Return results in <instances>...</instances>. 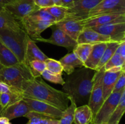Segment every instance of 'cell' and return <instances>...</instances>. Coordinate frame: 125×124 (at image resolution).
Wrapping results in <instances>:
<instances>
[{
	"mask_svg": "<svg viewBox=\"0 0 125 124\" xmlns=\"http://www.w3.org/2000/svg\"><path fill=\"white\" fill-rule=\"evenodd\" d=\"M125 90V89H124ZM123 90V91H124ZM123 91L112 92L104 101L94 118L92 124L107 122L120 100Z\"/></svg>",
	"mask_w": 125,
	"mask_h": 124,
	"instance_id": "obj_7",
	"label": "cell"
},
{
	"mask_svg": "<svg viewBox=\"0 0 125 124\" xmlns=\"http://www.w3.org/2000/svg\"><path fill=\"white\" fill-rule=\"evenodd\" d=\"M8 124H10V122H9Z\"/></svg>",
	"mask_w": 125,
	"mask_h": 124,
	"instance_id": "obj_50",
	"label": "cell"
},
{
	"mask_svg": "<svg viewBox=\"0 0 125 124\" xmlns=\"http://www.w3.org/2000/svg\"><path fill=\"white\" fill-rule=\"evenodd\" d=\"M94 120V114L87 104L77 106L74 111V124H90Z\"/></svg>",
	"mask_w": 125,
	"mask_h": 124,
	"instance_id": "obj_21",
	"label": "cell"
},
{
	"mask_svg": "<svg viewBox=\"0 0 125 124\" xmlns=\"http://www.w3.org/2000/svg\"><path fill=\"white\" fill-rule=\"evenodd\" d=\"M85 28H93L110 23H125V15H102L82 20Z\"/></svg>",
	"mask_w": 125,
	"mask_h": 124,
	"instance_id": "obj_14",
	"label": "cell"
},
{
	"mask_svg": "<svg viewBox=\"0 0 125 124\" xmlns=\"http://www.w3.org/2000/svg\"><path fill=\"white\" fill-rule=\"evenodd\" d=\"M74 5V0H62L61 1V6H62L65 8L69 9L72 8Z\"/></svg>",
	"mask_w": 125,
	"mask_h": 124,
	"instance_id": "obj_42",
	"label": "cell"
},
{
	"mask_svg": "<svg viewBox=\"0 0 125 124\" xmlns=\"http://www.w3.org/2000/svg\"></svg>",
	"mask_w": 125,
	"mask_h": 124,
	"instance_id": "obj_51",
	"label": "cell"
},
{
	"mask_svg": "<svg viewBox=\"0 0 125 124\" xmlns=\"http://www.w3.org/2000/svg\"><path fill=\"white\" fill-rule=\"evenodd\" d=\"M111 14L125 15V0H102L90 10L88 18Z\"/></svg>",
	"mask_w": 125,
	"mask_h": 124,
	"instance_id": "obj_6",
	"label": "cell"
},
{
	"mask_svg": "<svg viewBox=\"0 0 125 124\" xmlns=\"http://www.w3.org/2000/svg\"><path fill=\"white\" fill-rule=\"evenodd\" d=\"M96 71L83 66L68 75L62 86V91L67 94L76 106L87 104L91 93L93 80Z\"/></svg>",
	"mask_w": 125,
	"mask_h": 124,
	"instance_id": "obj_2",
	"label": "cell"
},
{
	"mask_svg": "<svg viewBox=\"0 0 125 124\" xmlns=\"http://www.w3.org/2000/svg\"><path fill=\"white\" fill-rule=\"evenodd\" d=\"M0 94H1V93H0Z\"/></svg>",
	"mask_w": 125,
	"mask_h": 124,
	"instance_id": "obj_52",
	"label": "cell"
},
{
	"mask_svg": "<svg viewBox=\"0 0 125 124\" xmlns=\"http://www.w3.org/2000/svg\"><path fill=\"white\" fill-rule=\"evenodd\" d=\"M5 9L19 21L40 9L32 0H16L6 6Z\"/></svg>",
	"mask_w": 125,
	"mask_h": 124,
	"instance_id": "obj_9",
	"label": "cell"
},
{
	"mask_svg": "<svg viewBox=\"0 0 125 124\" xmlns=\"http://www.w3.org/2000/svg\"><path fill=\"white\" fill-rule=\"evenodd\" d=\"M10 122L8 119L4 117H0V124H8Z\"/></svg>",
	"mask_w": 125,
	"mask_h": 124,
	"instance_id": "obj_44",
	"label": "cell"
},
{
	"mask_svg": "<svg viewBox=\"0 0 125 124\" xmlns=\"http://www.w3.org/2000/svg\"><path fill=\"white\" fill-rule=\"evenodd\" d=\"M122 71L116 72L105 71L103 80V94L104 101L112 93L116 81L122 73Z\"/></svg>",
	"mask_w": 125,
	"mask_h": 124,
	"instance_id": "obj_22",
	"label": "cell"
},
{
	"mask_svg": "<svg viewBox=\"0 0 125 124\" xmlns=\"http://www.w3.org/2000/svg\"><path fill=\"white\" fill-rule=\"evenodd\" d=\"M105 71L102 68L96 71L93 80V85L89 97L88 106L90 107L94 114V118L104 102L103 94V80Z\"/></svg>",
	"mask_w": 125,
	"mask_h": 124,
	"instance_id": "obj_5",
	"label": "cell"
},
{
	"mask_svg": "<svg viewBox=\"0 0 125 124\" xmlns=\"http://www.w3.org/2000/svg\"><path fill=\"white\" fill-rule=\"evenodd\" d=\"M48 58V57H47L37 46L35 41L29 38L26 51V64L28 66L29 62L34 60H39L45 62Z\"/></svg>",
	"mask_w": 125,
	"mask_h": 124,
	"instance_id": "obj_20",
	"label": "cell"
},
{
	"mask_svg": "<svg viewBox=\"0 0 125 124\" xmlns=\"http://www.w3.org/2000/svg\"><path fill=\"white\" fill-rule=\"evenodd\" d=\"M22 92H11V93H1L0 94V105L3 108L13 104L23 99Z\"/></svg>",
	"mask_w": 125,
	"mask_h": 124,
	"instance_id": "obj_28",
	"label": "cell"
},
{
	"mask_svg": "<svg viewBox=\"0 0 125 124\" xmlns=\"http://www.w3.org/2000/svg\"><path fill=\"white\" fill-rule=\"evenodd\" d=\"M24 117L29 119L28 122L26 124H38L40 119L47 116H45V115L35 113V112L30 111L28 114H26Z\"/></svg>",
	"mask_w": 125,
	"mask_h": 124,
	"instance_id": "obj_37",
	"label": "cell"
},
{
	"mask_svg": "<svg viewBox=\"0 0 125 124\" xmlns=\"http://www.w3.org/2000/svg\"><path fill=\"white\" fill-rule=\"evenodd\" d=\"M22 27L28 36L35 41L41 38V34L47 28L54 25L51 23L33 19L26 17L20 21Z\"/></svg>",
	"mask_w": 125,
	"mask_h": 124,
	"instance_id": "obj_10",
	"label": "cell"
},
{
	"mask_svg": "<svg viewBox=\"0 0 125 124\" xmlns=\"http://www.w3.org/2000/svg\"><path fill=\"white\" fill-rule=\"evenodd\" d=\"M51 1H52L54 5H56V6H61V1L62 0H51Z\"/></svg>",
	"mask_w": 125,
	"mask_h": 124,
	"instance_id": "obj_45",
	"label": "cell"
},
{
	"mask_svg": "<svg viewBox=\"0 0 125 124\" xmlns=\"http://www.w3.org/2000/svg\"><path fill=\"white\" fill-rule=\"evenodd\" d=\"M107 43H100L93 45L89 57L84 63V66L96 71V67L107 47Z\"/></svg>",
	"mask_w": 125,
	"mask_h": 124,
	"instance_id": "obj_18",
	"label": "cell"
},
{
	"mask_svg": "<svg viewBox=\"0 0 125 124\" xmlns=\"http://www.w3.org/2000/svg\"><path fill=\"white\" fill-rule=\"evenodd\" d=\"M30 108L31 111L39 113L53 119H59L63 111L47 103L30 98H23Z\"/></svg>",
	"mask_w": 125,
	"mask_h": 124,
	"instance_id": "obj_11",
	"label": "cell"
},
{
	"mask_svg": "<svg viewBox=\"0 0 125 124\" xmlns=\"http://www.w3.org/2000/svg\"><path fill=\"white\" fill-rule=\"evenodd\" d=\"M55 25L76 41H77L79 36L84 29L82 20L65 19L56 23Z\"/></svg>",
	"mask_w": 125,
	"mask_h": 124,
	"instance_id": "obj_17",
	"label": "cell"
},
{
	"mask_svg": "<svg viewBox=\"0 0 125 124\" xmlns=\"http://www.w3.org/2000/svg\"><path fill=\"white\" fill-rule=\"evenodd\" d=\"M71 102L70 105L67 107V109L63 111L61 117L59 119L58 124H73L74 120V111L77 107L74 101L69 97Z\"/></svg>",
	"mask_w": 125,
	"mask_h": 124,
	"instance_id": "obj_29",
	"label": "cell"
},
{
	"mask_svg": "<svg viewBox=\"0 0 125 124\" xmlns=\"http://www.w3.org/2000/svg\"><path fill=\"white\" fill-rule=\"evenodd\" d=\"M28 66L34 78L41 77V74L46 69L45 62L39 60L31 61L28 64Z\"/></svg>",
	"mask_w": 125,
	"mask_h": 124,
	"instance_id": "obj_32",
	"label": "cell"
},
{
	"mask_svg": "<svg viewBox=\"0 0 125 124\" xmlns=\"http://www.w3.org/2000/svg\"><path fill=\"white\" fill-rule=\"evenodd\" d=\"M93 45L88 43H77L73 49V52L82 62L84 63L91 52Z\"/></svg>",
	"mask_w": 125,
	"mask_h": 124,
	"instance_id": "obj_26",
	"label": "cell"
},
{
	"mask_svg": "<svg viewBox=\"0 0 125 124\" xmlns=\"http://www.w3.org/2000/svg\"><path fill=\"white\" fill-rule=\"evenodd\" d=\"M3 109H4V108H2V107L1 106V105H0V117L1 116V113H2V110H3Z\"/></svg>",
	"mask_w": 125,
	"mask_h": 124,
	"instance_id": "obj_46",
	"label": "cell"
},
{
	"mask_svg": "<svg viewBox=\"0 0 125 124\" xmlns=\"http://www.w3.org/2000/svg\"><path fill=\"white\" fill-rule=\"evenodd\" d=\"M125 59L122 58L120 55L115 53L112 57L107 61L103 68L105 71H107L109 69L115 67H125Z\"/></svg>",
	"mask_w": 125,
	"mask_h": 124,
	"instance_id": "obj_33",
	"label": "cell"
},
{
	"mask_svg": "<svg viewBox=\"0 0 125 124\" xmlns=\"http://www.w3.org/2000/svg\"><path fill=\"white\" fill-rule=\"evenodd\" d=\"M21 26L20 21L16 19L5 8L0 9V29H13Z\"/></svg>",
	"mask_w": 125,
	"mask_h": 124,
	"instance_id": "obj_24",
	"label": "cell"
},
{
	"mask_svg": "<svg viewBox=\"0 0 125 124\" xmlns=\"http://www.w3.org/2000/svg\"><path fill=\"white\" fill-rule=\"evenodd\" d=\"M42 77L45 80L55 84L63 85L65 83V80L62 77V74H54L45 69L41 74Z\"/></svg>",
	"mask_w": 125,
	"mask_h": 124,
	"instance_id": "obj_34",
	"label": "cell"
},
{
	"mask_svg": "<svg viewBox=\"0 0 125 124\" xmlns=\"http://www.w3.org/2000/svg\"><path fill=\"white\" fill-rule=\"evenodd\" d=\"M63 67V71L67 75L71 74L76 68L84 66V63L82 62L73 52L63 56L59 60Z\"/></svg>",
	"mask_w": 125,
	"mask_h": 124,
	"instance_id": "obj_19",
	"label": "cell"
},
{
	"mask_svg": "<svg viewBox=\"0 0 125 124\" xmlns=\"http://www.w3.org/2000/svg\"><path fill=\"white\" fill-rule=\"evenodd\" d=\"M102 0H79L74 2L72 8L67 10L65 19L83 20L88 18L89 12Z\"/></svg>",
	"mask_w": 125,
	"mask_h": 124,
	"instance_id": "obj_8",
	"label": "cell"
},
{
	"mask_svg": "<svg viewBox=\"0 0 125 124\" xmlns=\"http://www.w3.org/2000/svg\"><path fill=\"white\" fill-rule=\"evenodd\" d=\"M34 4L40 9H45L46 7L54 6L51 0H32Z\"/></svg>",
	"mask_w": 125,
	"mask_h": 124,
	"instance_id": "obj_39",
	"label": "cell"
},
{
	"mask_svg": "<svg viewBox=\"0 0 125 124\" xmlns=\"http://www.w3.org/2000/svg\"><path fill=\"white\" fill-rule=\"evenodd\" d=\"M43 9L48 11L56 19L57 23L62 21L65 18L66 16H67L68 9L61 6L54 5V6L46 7V8Z\"/></svg>",
	"mask_w": 125,
	"mask_h": 124,
	"instance_id": "obj_30",
	"label": "cell"
},
{
	"mask_svg": "<svg viewBox=\"0 0 125 124\" xmlns=\"http://www.w3.org/2000/svg\"><path fill=\"white\" fill-rule=\"evenodd\" d=\"M115 53L120 55L122 58L125 59V41H123L118 45Z\"/></svg>",
	"mask_w": 125,
	"mask_h": 124,
	"instance_id": "obj_41",
	"label": "cell"
},
{
	"mask_svg": "<svg viewBox=\"0 0 125 124\" xmlns=\"http://www.w3.org/2000/svg\"><path fill=\"white\" fill-rule=\"evenodd\" d=\"M0 63L4 67L19 64L20 62L10 50L0 40Z\"/></svg>",
	"mask_w": 125,
	"mask_h": 124,
	"instance_id": "obj_23",
	"label": "cell"
},
{
	"mask_svg": "<svg viewBox=\"0 0 125 124\" xmlns=\"http://www.w3.org/2000/svg\"><path fill=\"white\" fill-rule=\"evenodd\" d=\"M21 91L24 98L42 101L62 111L69 106L68 95L48 85L42 77L26 80L22 85Z\"/></svg>",
	"mask_w": 125,
	"mask_h": 124,
	"instance_id": "obj_1",
	"label": "cell"
},
{
	"mask_svg": "<svg viewBox=\"0 0 125 124\" xmlns=\"http://www.w3.org/2000/svg\"><path fill=\"white\" fill-rule=\"evenodd\" d=\"M108 124L107 122H103V123H100V124Z\"/></svg>",
	"mask_w": 125,
	"mask_h": 124,
	"instance_id": "obj_48",
	"label": "cell"
},
{
	"mask_svg": "<svg viewBox=\"0 0 125 124\" xmlns=\"http://www.w3.org/2000/svg\"><path fill=\"white\" fill-rule=\"evenodd\" d=\"M45 62L46 64V69L49 71L54 74H62L63 67L59 61L48 57L45 61Z\"/></svg>",
	"mask_w": 125,
	"mask_h": 124,
	"instance_id": "obj_35",
	"label": "cell"
},
{
	"mask_svg": "<svg viewBox=\"0 0 125 124\" xmlns=\"http://www.w3.org/2000/svg\"><path fill=\"white\" fill-rule=\"evenodd\" d=\"M3 68H4V66L2 65V64H1V63H0V70H1V69H2Z\"/></svg>",
	"mask_w": 125,
	"mask_h": 124,
	"instance_id": "obj_47",
	"label": "cell"
},
{
	"mask_svg": "<svg viewBox=\"0 0 125 124\" xmlns=\"http://www.w3.org/2000/svg\"><path fill=\"white\" fill-rule=\"evenodd\" d=\"M28 17L35 20L51 23L54 25L57 23L56 19L48 11L45 10L43 9H40L37 10Z\"/></svg>",
	"mask_w": 125,
	"mask_h": 124,
	"instance_id": "obj_31",
	"label": "cell"
},
{
	"mask_svg": "<svg viewBox=\"0 0 125 124\" xmlns=\"http://www.w3.org/2000/svg\"><path fill=\"white\" fill-rule=\"evenodd\" d=\"M30 111V108L23 99L4 108L1 117H6L10 121L15 118L24 117Z\"/></svg>",
	"mask_w": 125,
	"mask_h": 124,
	"instance_id": "obj_16",
	"label": "cell"
},
{
	"mask_svg": "<svg viewBox=\"0 0 125 124\" xmlns=\"http://www.w3.org/2000/svg\"><path fill=\"white\" fill-rule=\"evenodd\" d=\"M37 41L48 43L52 44L62 46L68 49H73L77 44V41L76 40L72 38L57 27H56V29L54 30L52 35L49 38L46 39L42 37L41 38L37 40Z\"/></svg>",
	"mask_w": 125,
	"mask_h": 124,
	"instance_id": "obj_13",
	"label": "cell"
},
{
	"mask_svg": "<svg viewBox=\"0 0 125 124\" xmlns=\"http://www.w3.org/2000/svg\"><path fill=\"white\" fill-rule=\"evenodd\" d=\"M124 89H125V70L122 71L117 79L112 92H121Z\"/></svg>",
	"mask_w": 125,
	"mask_h": 124,
	"instance_id": "obj_36",
	"label": "cell"
},
{
	"mask_svg": "<svg viewBox=\"0 0 125 124\" xmlns=\"http://www.w3.org/2000/svg\"><path fill=\"white\" fill-rule=\"evenodd\" d=\"M32 78L34 77L28 66L24 63H20L15 66L4 67L0 70V82L7 84L21 92L23 83Z\"/></svg>",
	"mask_w": 125,
	"mask_h": 124,
	"instance_id": "obj_4",
	"label": "cell"
},
{
	"mask_svg": "<svg viewBox=\"0 0 125 124\" xmlns=\"http://www.w3.org/2000/svg\"><path fill=\"white\" fill-rule=\"evenodd\" d=\"M120 43H121L119 42L107 43V47H106V49H105L104 52L103 53V55L102 57H101V60H100V62H99L98 64L96 67V71L100 70L104 66V64L107 63V61L114 54L116 49H117L118 45Z\"/></svg>",
	"mask_w": 125,
	"mask_h": 124,
	"instance_id": "obj_27",
	"label": "cell"
},
{
	"mask_svg": "<svg viewBox=\"0 0 125 124\" xmlns=\"http://www.w3.org/2000/svg\"><path fill=\"white\" fill-rule=\"evenodd\" d=\"M29 36L23 27L0 29V40L15 55L20 63H24L26 51Z\"/></svg>",
	"mask_w": 125,
	"mask_h": 124,
	"instance_id": "obj_3",
	"label": "cell"
},
{
	"mask_svg": "<svg viewBox=\"0 0 125 124\" xmlns=\"http://www.w3.org/2000/svg\"><path fill=\"white\" fill-rule=\"evenodd\" d=\"M77 43L95 44L100 43L115 42L110 36L103 35L92 28H85L77 40Z\"/></svg>",
	"mask_w": 125,
	"mask_h": 124,
	"instance_id": "obj_15",
	"label": "cell"
},
{
	"mask_svg": "<svg viewBox=\"0 0 125 124\" xmlns=\"http://www.w3.org/2000/svg\"><path fill=\"white\" fill-rule=\"evenodd\" d=\"M15 1L16 0H0V9L5 8L6 6Z\"/></svg>",
	"mask_w": 125,
	"mask_h": 124,
	"instance_id": "obj_43",
	"label": "cell"
},
{
	"mask_svg": "<svg viewBox=\"0 0 125 124\" xmlns=\"http://www.w3.org/2000/svg\"><path fill=\"white\" fill-rule=\"evenodd\" d=\"M79 1V0H74V2H76V1Z\"/></svg>",
	"mask_w": 125,
	"mask_h": 124,
	"instance_id": "obj_49",
	"label": "cell"
},
{
	"mask_svg": "<svg viewBox=\"0 0 125 124\" xmlns=\"http://www.w3.org/2000/svg\"><path fill=\"white\" fill-rule=\"evenodd\" d=\"M59 119H53V118L45 117L40 120L38 124H58Z\"/></svg>",
	"mask_w": 125,
	"mask_h": 124,
	"instance_id": "obj_40",
	"label": "cell"
},
{
	"mask_svg": "<svg viewBox=\"0 0 125 124\" xmlns=\"http://www.w3.org/2000/svg\"><path fill=\"white\" fill-rule=\"evenodd\" d=\"M125 111V90L122 92L120 100L118 105L114 112L111 117L109 119L108 124H119L120 121L122 119Z\"/></svg>",
	"mask_w": 125,
	"mask_h": 124,
	"instance_id": "obj_25",
	"label": "cell"
},
{
	"mask_svg": "<svg viewBox=\"0 0 125 124\" xmlns=\"http://www.w3.org/2000/svg\"><path fill=\"white\" fill-rule=\"evenodd\" d=\"M103 35L110 36L115 42L125 41V23H115L92 28Z\"/></svg>",
	"mask_w": 125,
	"mask_h": 124,
	"instance_id": "obj_12",
	"label": "cell"
},
{
	"mask_svg": "<svg viewBox=\"0 0 125 124\" xmlns=\"http://www.w3.org/2000/svg\"></svg>",
	"mask_w": 125,
	"mask_h": 124,
	"instance_id": "obj_53",
	"label": "cell"
},
{
	"mask_svg": "<svg viewBox=\"0 0 125 124\" xmlns=\"http://www.w3.org/2000/svg\"><path fill=\"white\" fill-rule=\"evenodd\" d=\"M22 92L20 90L9 86L4 83L0 82V93H11V92Z\"/></svg>",
	"mask_w": 125,
	"mask_h": 124,
	"instance_id": "obj_38",
	"label": "cell"
}]
</instances>
